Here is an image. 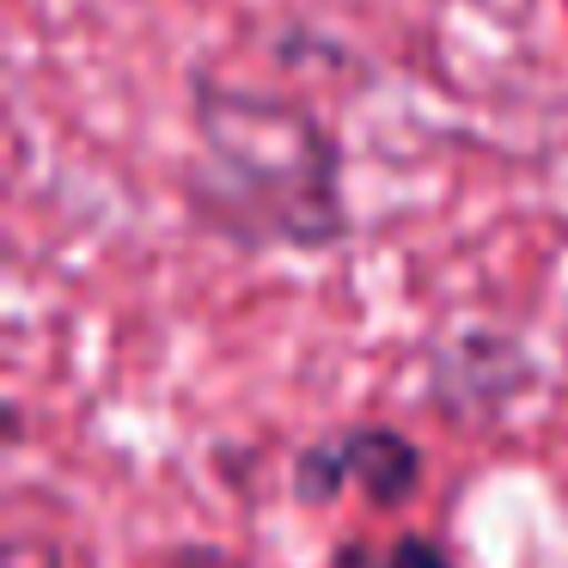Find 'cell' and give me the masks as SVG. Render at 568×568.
I'll return each mask as SVG.
<instances>
[{
	"mask_svg": "<svg viewBox=\"0 0 568 568\" xmlns=\"http://www.w3.org/2000/svg\"><path fill=\"white\" fill-rule=\"evenodd\" d=\"M416 470H422V458L404 434L355 428V434H343V440L318 446V453L300 465V489H306L312 501H324V495L343 489V483H361L373 507H397L416 489Z\"/></svg>",
	"mask_w": 568,
	"mask_h": 568,
	"instance_id": "obj_1",
	"label": "cell"
},
{
	"mask_svg": "<svg viewBox=\"0 0 568 568\" xmlns=\"http://www.w3.org/2000/svg\"><path fill=\"white\" fill-rule=\"evenodd\" d=\"M379 568H453V556H446L434 538H397Z\"/></svg>",
	"mask_w": 568,
	"mask_h": 568,
	"instance_id": "obj_2",
	"label": "cell"
}]
</instances>
